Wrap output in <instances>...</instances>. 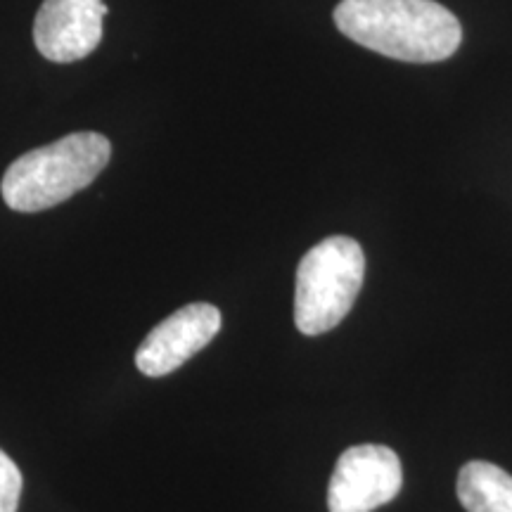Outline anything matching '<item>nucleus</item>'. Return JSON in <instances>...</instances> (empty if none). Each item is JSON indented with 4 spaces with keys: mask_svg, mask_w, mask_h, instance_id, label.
Instances as JSON below:
<instances>
[{
    "mask_svg": "<svg viewBox=\"0 0 512 512\" xmlns=\"http://www.w3.org/2000/svg\"><path fill=\"white\" fill-rule=\"evenodd\" d=\"M335 24L358 46L401 62L448 60L463 41L458 17L434 0H342Z\"/></svg>",
    "mask_w": 512,
    "mask_h": 512,
    "instance_id": "nucleus-1",
    "label": "nucleus"
},
{
    "mask_svg": "<svg viewBox=\"0 0 512 512\" xmlns=\"http://www.w3.org/2000/svg\"><path fill=\"white\" fill-rule=\"evenodd\" d=\"M110 157L112 145L102 133H72L12 162L5 171L0 192L5 204L22 214L57 207L88 188Z\"/></svg>",
    "mask_w": 512,
    "mask_h": 512,
    "instance_id": "nucleus-2",
    "label": "nucleus"
},
{
    "mask_svg": "<svg viewBox=\"0 0 512 512\" xmlns=\"http://www.w3.org/2000/svg\"><path fill=\"white\" fill-rule=\"evenodd\" d=\"M366 254L356 240L335 235L304 254L297 268L294 323L302 335L316 337L337 328L361 294Z\"/></svg>",
    "mask_w": 512,
    "mask_h": 512,
    "instance_id": "nucleus-3",
    "label": "nucleus"
},
{
    "mask_svg": "<svg viewBox=\"0 0 512 512\" xmlns=\"http://www.w3.org/2000/svg\"><path fill=\"white\" fill-rule=\"evenodd\" d=\"M403 484L401 460L392 448L361 444L347 448L328 486L330 512H373L392 503Z\"/></svg>",
    "mask_w": 512,
    "mask_h": 512,
    "instance_id": "nucleus-4",
    "label": "nucleus"
},
{
    "mask_svg": "<svg viewBox=\"0 0 512 512\" xmlns=\"http://www.w3.org/2000/svg\"><path fill=\"white\" fill-rule=\"evenodd\" d=\"M221 311L211 304H188L157 325L136 351V366L147 377L174 373L219 335Z\"/></svg>",
    "mask_w": 512,
    "mask_h": 512,
    "instance_id": "nucleus-5",
    "label": "nucleus"
},
{
    "mask_svg": "<svg viewBox=\"0 0 512 512\" xmlns=\"http://www.w3.org/2000/svg\"><path fill=\"white\" fill-rule=\"evenodd\" d=\"M107 12L102 0H46L34 22L38 53L60 64L83 60L100 46Z\"/></svg>",
    "mask_w": 512,
    "mask_h": 512,
    "instance_id": "nucleus-6",
    "label": "nucleus"
},
{
    "mask_svg": "<svg viewBox=\"0 0 512 512\" xmlns=\"http://www.w3.org/2000/svg\"><path fill=\"white\" fill-rule=\"evenodd\" d=\"M458 498L467 512H512V475L486 460H472L458 475Z\"/></svg>",
    "mask_w": 512,
    "mask_h": 512,
    "instance_id": "nucleus-7",
    "label": "nucleus"
},
{
    "mask_svg": "<svg viewBox=\"0 0 512 512\" xmlns=\"http://www.w3.org/2000/svg\"><path fill=\"white\" fill-rule=\"evenodd\" d=\"M22 496V472L5 451H0V512H17Z\"/></svg>",
    "mask_w": 512,
    "mask_h": 512,
    "instance_id": "nucleus-8",
    "label": "nucleus"
}]
</instances>
